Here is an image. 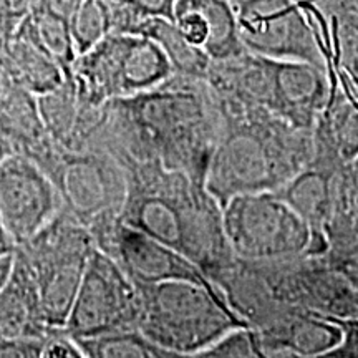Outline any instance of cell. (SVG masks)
<instances>
[{"label": "cell", "instance_id": "1", "mask_svg": "<svg viewBox=\"0 0 358 358\" xmlns=\"http://www.w3.org/2000/svg\"><path fill=\"white\" fill-rule=\"evenodd\" d=\"M221 113L204 78L173 75L158 87L106 103L93 148L116 161H150L206 185Z\"/></svg>", "mask_w": 358, "mask_h": 358}, {"label": "cell", "instance_id": "2", "mask_svg": "<svg viewBox=\"0 0 358 358\" xmlns=\"http://www.w3.org/2000/svg\"><path fill=\"white\" fill-rule=\"evenodd\" d=\"M118 163L127 176L120 221L176 249L214 284L236 256L224 231L222 206L204 182L159 163Z\"/></svg>", "mask_w": 358, "mask_h": 358}, {"label": "cell", "instance_id": "3", "mask_svg": "<svg viewBox=\"0 0 358 358\" xmlns=\"http://www.w3.org/2000/svg\"><path fill=\"white\" fill-rule=\"evenodd\" d=\"M216 100L221 128L206 187L222 208L234 196L279 191L312 161V131L252 103L217 95Z\"/></svg>", "mask_w": 358, "mask_h": 358}, {"label": "cell", "instance_id": "4", "mask_svg": "<svg viewBox=\"0 0 358 358\" xmlns=\"http://www.w3.org/2000/svg\"><path fill=\"white\" fill-rule=\"evenodd\" d=\"M214 285L252 329L289 308L322 317H348L358 312L350 289L325 254L271 262L236 257Z\"/></svg>", "mask_w": 358, "mask_h": 358}, {"label": "cell", "instance_id": "5", "mask_svg": "<svg viewBox=\"0 0 358 358\" xmlns=\"http://www.w3.org/2000/svg\"><path fill=\"white\" fill-rule=\"evenodd\" d=\"M206 82L217 96L252 103L306 131H313L330 95L324 65L249 50L211 60Z\"/></svg>", "mask_w": 358, "mask_h": 358}, {"label": "cell", "instance_id": "6", "mask_svg": "<svg viewBox=\"0 0 358 358\" xmlns=\"http://www.w3.org/2000/svg\"><path fill=\"white\" fill-rule=\"evenodd\" d=\"M134 285L140 294L138 329L174 358L198 357L224 334L248 325L213 285L187 280Z\"/></svg>", "mask_w": 358, "mask_h": 358}, {"label": "cell", "instance_id": "7", "mask_svg": "<svg viewBox=\"0 0 358 358\" xmlns=\"http://www.w3.org/2000/svg\"><path fill=\"white\" fill-rule=\"evenodd\" d=\"M96 249L88 227L64 209L27 243L15 248L24 259L50 329H64L82 284L88 259Z\"/></svg>", "mask_w": 358, "mask_h": 358}, {"label": "cell", "instance_id": "8", "mask_svg": "<svg viewBox=\"0 0 358 358\" xmlns=\"http://www.w3.org/2000/svg\"><path fill=\"white\" fill-rule=\"evenodd\" d=\"M173 75L159 45L140 34H108L71 66L80 95L98 106L148 92Z\"/></svg>", "mask_w": 358, "mask_h": 358}, {"label": "cell", "instance_id": "9", "mask_svg": "<svg viewBox=\"0 0 358 358\" xmlns=\"http://www.w3.org/2000/svg\"><path fill=\"white\" fill-rule=\"evenodd\" d=\"M222 217L232 254L243 261H284L312 250L310 227L275 191L234 196Z\"/></svg>", "mask_w": 358, "mask_h": 358}, {"label": "cell", "instance_id": "10", "mask_svg": "<svg viewBox=\"0 0 358 358\" xmlns=\"http://www.w3.org/2000/svg\"><path fill=\"white\" fill-rule=\"evenodd\" d=\"M48 178L62 199V209L95 232L122 216L127 201V176L106 150L58 151Z\"/></svg>", "mask_w": 358, "mask_h": 358}, {"label": "cell", "instance_id": "11", "mask_svg": "<svg viewBox=\"0 0 358 358\" xmlns=\"http://www.w3.org/2000/svg\"><path fill=\"white\" fill-rule=\"evenodd\" d=\"M140 294L113 257L93 250L64 330L73 338L138 329Z\"/></svg>", "mask_w": 358, "mask_h": 358}, {"label": "cell", "instance_id": "12", "mask_svg": "<svg viewBox=\"0 0 358 358\" xmlns=\"http://www.w3.org/2000/svg\"><path fill=\"white\" fill-rule=\"evenodd\" d=\"M231 3L249 52L325 66L315 29L295 0H234Z\"/></svg>", "mask_w": 358, "mask_h": 358}, {"label": "cell", "instance_id": "13", "mask_svg": "<svg viewBox=\"0 0 358 358\" xmlns=\"http://www.w3.org/2000/svg\"><path fill=\"white\" fill-rule=\"evenodd\" d=\"M60 211V194L38 164L19 153L0 161V224L13 248L27 243Z\"/></svg>", "mask_w": 358, "mask_h": 358}, {"label": "cell", "instance_id": "14", "mask_svg": "<svg viewBox=\"0 0 358 358\" xmlns=\"http://www.w3.org/2000/svg\"><path fill=\"white\" fill-rule=\"evenodd\" d=\"M92 236L96 248L113 257L134 284L187 280L216 287L191 259L122 221Z\"/></svg>", "mask_w": 358, "mask_h": 358}, {"label": "cell", "instance_id": "15", "mask_svg": "<svg viewBox=\"0 0 358 358\" xmlns=\"http://www.w3.org/2000/svg\"><path fill=\"white\" fill-rule=\"evenodd\" d=\"M254 330L262 358L327 357L342 340L337 322L299 308L282 312Z\"/></svg>", "mask_w": 358, "mask_h": 358}, {"label": "cell", "instance_id": "16", "mask_svg": "<svg viewBox=\"0 0 358 358\" xmlns=\"http://www.w3.org/2000/svg\"><path fill=\"white\" fill-rule=\"evenodd\" d=\"M43 124L55 145L66 151L93 148L106 105H92L80 95L71 73L60 87L37 96Z\"/></svg>", "mask_w": 358, "mask_h": 358}, {"label": "cell", "instance_id": "17", "mask_svg": "<svg viewBox=\"0 0 358 358\" xmlns=\"http://www.w3.org/2000/svg\"><path fill=\"white\" fill-rule=\"evenodd\" d=\"M327 73L330 95L312 131V161L342 169L358 158V95Z\"/></svg>", "mask_w": 358, "mask_h": 358}, {"label": "cell", "instance_id": "18", "mask_svg": "<svg viewBox=\"0 0 358 358\" xmlns=\"http://www.w3.org/2000/svg\"><path fill=\"white\" fill-rule=\"evenodd\" d=\"M0 134L12 153L32 159L45 173L50 171L60 148L45 128L37 96L22 85L0 100Z\"/></svg>", "mask_w": 358, "mask_h": 358}, {"label": "cell", "instance_id": "19", "mask_svg": "<svg viewBox=\"0 0 358 358\" xmlns=\"http://www.w3.org/2000/svg\"><path fill=\"white\" fill-rule=\"evenodd\" d=\"M13 267L0 289V340L42 338L50 332L32 272L13 250Z\"/></svg>", "mask_w": 358, "mask_h": 358}, {"label": "cell", "instance_id": "20", "mask_svg": "<svg viewBox=\"0 0 358 358\" xmlns=\"http://www.w3.org/2000/svg\"><path fill=\"white\" fill-rule=\"evenodd\" d=\"M302 8L319 37L325 69L358 95V10L320 13L312 7Z\"/></svg>", "mask_w": 358, "mask_h": 358}, {"label": "cell", "instance_id": "21", "mask_svg": "<svg viewBox=\"0 0 358 358\" xmlns=\"http://www.w3.org/2000/svg\"><path fill=\"white\" fill-rule=\"evenodd\" d=\"M338 171L340 169L310 161L287 185L275 191L310 227V254L327 252L325 224L330 213V204H332L335 176Z\"/></svg>", "mask_w": 358, "mask_h": 358}, {"label": "cell", "instance_id": "22", "mask_svg": "<svg viewBox=\"0 0 358 358\" xmlns=\"http://www.w3.org/2000/svg\"><path fill=\"white\" fill-rule=\"evenodd\" d=\"M0 52L7 58L19 83L35 96L58 88L70 75L38 43L27 20L8 37L0 40Z\"/></svg>", "mask_w": 358, "mask_h": 358}, {"label": "cell", "instance_id": "23", "mask_svg": "<svg viewBox=\"0 0 358 358\" xmlns=\"http://www.w3.org/2000/svg\"><path fill=\"white\" fill-rule=\"evenodd\" d=\"M329 254L358 252V191L347 166L335 176L332 204L325 224Z\"/></svg>", "mask_w": 358, "mask_h": 358}, {"label": "cell", "instance_id": "24", "mask_svg": "<svg viewBox=\"0 0 358 358\" xmlns=\"http://www.w3.org/2000/svg\"><path fill=\"white\" fill-rule=\"evenodd\" d=\"M138 34L145 35L159 45L173 66L174 75L204 80L208 77L211 58L203 48L187 42L171 19L150 17L140 25Z\"/></svg>", "mask_w": 358, "mask_h": 358}, {"label": "cell", "instance_id": "25", "mask_svg": "<svg viewBox=\"0 0 358 358\" xmlns=\"http://www.w3.org/2000/svg\"><path fill=\"white\" fill-rule=\"evenodd\" d=\"M178 2L196 8L204 17L209 30L204 52L211 60H227L248 50L241 38L236 8L229 0H178Z\"/></svg>", "mask_w": 358, "mask_h": 358}, {"label": "cell", "instance_id": "26", "mask_svg": "<svg viewBox=\"0 0 358 358\" xmlns=\"http://www.w3.org/2000/svg\"><path fill=\"white\" fill-rule=\"evenodd\" d=\"M75 340L85 358H174L164 348L151 342L140 329Z\"/></svg>", "mask_w": 358, "mask_h": 358}, {"label": "cell", "instance_id": "27", "mask_svg": "<svg viewBox=\"0 0 358 358\" xmlns=\"http://www.w3.org/2000/svg\"><path fill=\"white\" fill-rule=\"evenodd\" d=\"M38 43L47 50L64 69L71 73V66L77 60L78 53L71 35L70 20L50 6L40 7L37 12L25 19Z\"/></svg>", "mask_w": 358, "mask_h": 358}, {"label": "cell", "instance_id": "28", "mask_svg": "<svg viewBox=\"0 0 358 358\" xmlns=\"http://www.w3.org/2000/svg\"><path fill=\"white\" fill-rule=\"evenodd\" d=\"M110 12V34H136L150 17L173 20L176 0H105Z\"/></svg>", "mask_w": 358, "mask_h": 358}, {"label": "cell", "instance_id": "29", "mask_svg": "<svg viewBox=\"0 0 358 358\" xmlns=\"http://www.w3.org/2000/svg\"><path fill=\"white\" fill-rule=\"evenodd\" d=\"M77 53H85L111 32L110 12L105 0H82L70 17Z\"/></svg>", "mask_w": 358, "mask_h": 358}, {"label": "cell", "instance_id": "30", "mask_svg": "<svg viewBox=\"0 0 358 358\" xmlns=\"http://www.w3.org/2000/svg\"><path fill=\"white\" fill-rule=\"evenodd\" d=\"M262 358L261 347H259V340L256 330L250 329L249 325L236 327L224 334L221 338L211 343L208 348L198 353L196 358Z\"/></svg>", "mask_w": 358, "mask_h": 358}, {"label": "cell", "instance_id": "31", "mask_svg": "<svg viewBox=\"0 0 358 358\" xmlns=\"http://www.w3.org/2000/svg\"><path fill=\"white\" fill-rule=\"evenodd\" d=\"M48 2L50 0H0V15H2L0 40L8 37L27 17L37 12L40 7L47 6Z\"/></svg>", "mask_w": 358, "mask_h": 358}, {"label": "cell", "instance_id": "32", "mask_svg": "<svg viewBox=\"0 0 358 358\" xmlns=\"http://www.w3.org/2000/svg\"><path fill=\"white\" fill-rule=\"evenodd\" d=\"M85 358L77 340L64 329H52L43 337L42 358Z\"/></svg>", "mask_w": 358, "mask_h": 358}, {"label": "cell", "instance_id": "33", "mask_svg": "<svg viewBox=\"0 0 358 358\" xmlns=\"http://www.w3.org/2000/svg\"><path fill=\"white\" fill-rule=\"evenodd\" d=\"M342 329V340L327 358H358V312L348 317H327Z\"/></svg>", "mask_w": 358, "mask_h": 358}, {"label": "cell", "instance_id": "34", "mask_svg": "<svg viewBox=\"0 0 358 358\" xmlns=\"http://www.w3.org/2000/svg\"><path fill=\"white\" fill-rule=\"evenodd\" d=\"M327 259L332 264L335 271L342 275V279L345 280V284L350 289L353 295V301H355L358 307V252L352 254H329L325 252Z\"/></svg>", "mask_w": 358, "mask_h": 358}, {"label": "cell", "instance_id": "35", "mask_svg": "<svg viewBox=\"0 0 358 358\" xmlns=\"http://www.w3.org/2000/svg\"><path fill=\"white\" fill-rule=\"evenodd\" d=\"M42 338L0 340V358H42Z\"/></svg>", "mask_w": 358, "mask_h": 358}, {"label": "cell", "instance_id": "36", "mask_svg": "<svg viewBox=\"0 0 358 358\" xmlns=\"http://www.w3.org/2000/svg\"><path fill=\"white\" fill-rule=\"evenodd\" d=\"M17 87H20L19 80L15 78L13 71L8 65L7 58L3 57V53L0 52V100L3 96H7L12 90H15Z\"/></svg>", "mask_w": 358, "mask_h": 358}, {"label": "cell", "instance_id": "37", "mask_svg": "<svg viewBox=\"0 0 358 358\" xmlns=\"http://www.w3.org/2000/svg\"><path fill=\"white\" fill-rule=\"evenodd\" d=\"M308 7L317 8L322 13L342 10V8H355V10H358V0H317L315 3Z\"/></svg>", "mask_w": 358, "mask_h": 358}, {"label": "cell", "instance_id": "38", "mask_svg": "<svg viewBox=\"0 0 358 358\" xmlns=\"http://www.w3.org/2000/svg\"><path fill=\"white\" fill-rule=\"evenodd\" d=\"M13 259H15V254L13 252L0 256V289L3 287V284L7 282L8 275H10L12 267H13Z\"/></svg>", "mask_w": 358, "mask_h": 358}, {"label": "cell", "instance_id": "39", "mask_svg": "<svg viewBox=\"0 0 358 358\" xmlns=\"http://www.w3.org/2000/svg\"><path fill=\"white\" fill-rule=\"evenodd\" d=\"M13 250H15V248H13L10 239H8L6 231H3L2 224H0V256H3V254H10Z\"/></svg>", "mask_w": 358, "mask_h": 358}, {"label": "cell", "instance_id": "40", "mask_svg": "<svg viewBox=\"0 0 358 358\" xmlns=\"http://www.w3.org/2000/svg\"><path fill=\"white\" fill-rule=\"evenodd\" d=\"M347 169H348V174H350V178H352L353 186H355L358 191V158L355 161H352V163L347 166Z\"/></svg>", "mask_w": 358, "mask_h": 358}, {"label": "cell", "instance_id": "41", "mask_svg": "<svg viewBox=\"0 0 358 358\" xmlns=\"http://www.w3.org/2000/svg\"><path fill=\"white\" fill-rule=\"evenodd\" d=\"M10 153H12L10 148H8L6 140H3V138H2V134H0V161H2L7 155H10Z\"/></svg>", "mask_w": 358, "mask_h": 358}, {"label": "cell", "instance_id": "42", "mask_svg": "<svg viewBox=\"0 0 358 358\" xmlns=\"http://www.w3.org/2000/svg\"><path fill=\"white\" fill-rule=\"evenodd\" d=\"M295 2H297L301 7H307V6H312V3H315L317 0H295Z\"/></svg>", "mask_w": 358, "mask_h": 358}, {"label": "cell", "instance_id": "43", "mask_svg": "<svg viewBox=\"0 0 358 358\" xmlns=\"http://www.w3.org/2000/svg\"><path fill=\"white\" fill-rule=\"evenodd\" d=\"M0 27H2V15H0Z\"/></svg>", "mask_w": 358, "mask_h": 358}]
</instances>
